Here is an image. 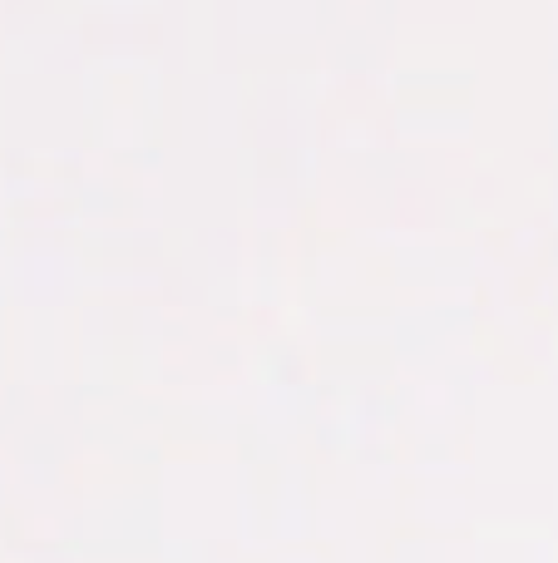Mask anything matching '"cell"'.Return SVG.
Returning <instances> with one entry per match:
<instances>
[]
</instances>
